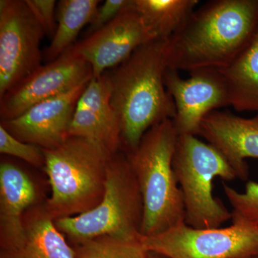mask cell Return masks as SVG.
<instances>
[{
    "label": "cell",
    "instance_id": "6da1fadb",
    "mask_svg": "<svg viewBox=\"0 0 258 258\" xmlns=\"http://www.w3.org/2000/svg\"><path fill=\"white\" fill-rule=\"evenodd\" d=\"M258 28V0H214L195 10L166 40L167 68L191 73L225 69Z\"/></svg>",
    "mask_w": 258,
    "mask_h": 258
},
{
    "label": "cell",
    "instance_id": "7a4b0ae2",
    "mask_svg": "<svg viewBox=\"0 0 258 258\" xmlns=\"http://www.w3.org/2000/svg\"><path fill=\"white\" fill-rule=\"evenodd\" d=\"M166 42L161 39L148 42L111 72L107 71L111 103L119 118L125 153L137 149L154 125L175 118V104L164 84Z\"/></svg>",
    "mask_w": 258,
    "mask_h": 258
},
{
    "label": "cell",
    "instance_id": "3957f363",
    "mask_svg": "<svg viewBox=\"0 0 258 258\" xmlns=\"http://www.w3.org/2000/svg\"><path fill=\"white\" fill-rule=\"evenodd\" d=\"M177 138L173 120H165L149 129L137 149L125 153L143 199V237L185 223L184 196L173 168Z\"/></svg>",
    "mask_w": 258,
    "mask_h": 258
},
{
    "label": "cell",
    "instance_id": "277c9868",
    "mask_svg": "<svg viewBox=\"0 0 258 258\" xmlns=\"http://www.w3.org/2000/svg\"><path fill=\"white\" fill-rule=\"evenodd\" d=\"M42 150L52 189L43 208L54 221L85 213L101 203L111 153L80 137H69L56 149Z\"/></svg>",
    "mask_w": 258,
    "mask_h": 258
},
{
    "label": "cell",
    "instance_id": "5b68a950",
    "mask_svg": "<svg viewBox=\"0 0 258 258\" xmlns=\"http://www.w3.org/2000/svg\"><path fill=\"white\" fill-rule=\"evenodd\" d=\"M144 204L126 154H112L101 203L90 211L55 220L56 227L75 243L96 237L139 242Z\"/></svg>",
    "mask_w": 258,
    "mask_h": 258
},
{
    "label": "cell",
    "instance_id": "8992f818",
    "mask_svg": "<svg viewBox=\"0 0 258 258\" xmlns=\"http://www.w3.org/2000/svg\"><path fill=\"white\" fill-rule=\"evenodd\" d=\"M173 168L184 196L185 224L193 228H218L232 213L213 196V180L237 179L221 152L191 134L178 135Z\"/></svg>",
    "mask_w": 258,
    "mask_h": 258
},
{
    "label": "cell",
    "instance_id": "52a82bcc",
    "mask_svg": "<svg viewBox=\"0 0 258 258\" xmlns=\"http://www.w3.org/2000/svg\"><path fill=\"white\" fill-rule=\"evenodd\" d=\"M147 252L169 258H254L258 255V230L235 225L212 229L181 224L159 235L143 237Z\"/></svg>",
    "mask_w": 258,
    "mask_h": 258
},
{
    "label": "cell",
    "instance_id": "ba28073f",
    "mask_svg": "<svg viewBox=\"0 0 258 258\" xmlns=\"http://www.w3.org/2000/svg\"><path fill=\"white\" fill-rule=\"evenodd\" d=\"M45 35L27 0L0 1V97L42 66Z\"/></svg>",
    "mask_w": 258,
    "mask_h": 258
},
{
    "label": "cell",
    "instance_id": "9c48e42d",
    "mask_svg": "<svg viewBox=\"0 0 258 258\" xmlns=\"http://www.w3.org/2000/svg\"><path fill=\"white\" fill-rule=\"evenodd\" d=\"M71 48L0 97L1 121L17 118L34 105L69 92L93 79L90 64Z\"/></svg>",
    "mask_w": 258,
    "mask_h": 258
},
{
    "label": "cell",
    "instance_id": "30bf717a",
    "mask_svg": "<svg viewBox=\"0 0 258 258\" xmlns=\"http://www.w3.org/2000/svg\"><path fill=\"white\" fill-rule=\"evenodd\" d=\"M156 39L130 0L111 23L71 49L90 64L93 79H97L124 62L139 47Z\"/></svg>",
    "mask_w": 258,
    "mask_h": 258
},
{
    "label": "cell",
    "instance_id": "8fae6325",
    "mask_svg": "<svg viewBox=\"0 0 258 258\" xmlns=\"http://www.w3.org/2000/svg\"><path fill=\"white\" fill-rule=\"evenodd\" d=\"M190 75L183 79L179 71L169 68L164 73V84L176 106L173 122L178 135H198L206 115L230 106L225 79L217 70H200Z\"/></svg>",
    "mask_w": 258,
    "mask_h": 258
},
{
    "label": "cell",
    "instance_id": "7c38bea8",
    "mask_svg": "<svg viewBox=\"0 0 258 258\" xmlns=\"http://www.w3.org/2000/svg\"><path fill=\"white\" fill-rule=\"evenodd\" d=\"M89 82L40 102L17 118L1 121L0 125L25 143L44 149H56L69 138L70 125L76 104Z\"/></svg>",
    "mask_w": 258,
    "mask_h": 258
},
{
    "label": "cell",
    "instance_id": "4fadbf2b",
    "mask_svg": "<svg viewBox=\"0 0 258 258\" xmlns=\"http://www.w3.org/2000/svg\"><path fill=\"white\" fill-rule=\"evenodd\" d=\"M69 137L88 139L112 154L121 149V128L111 103L108 73L91 79L80 96Z\"/></svg>",
    "mask_w": 258,
    "mask_h": 258
},
{
    "label": "cell",
    "instance_id": "5bb4252c",
    "mask_svg": "<svg viewBox=\"0 0 258 258\" xmlns=\"http://www.w3.org/2000/svg\"><path fill=\"white\" fill-rule=\"evenodd\" d=\"M198 135L221 152L238 179H248L245 160L258 159V113L245 118L230 112L212 111L204 118Z\"/></svg>",
    "mask_w": 258,
    "mask_h": 258
},
{
    "label": "cell",
    "instance_id": "9a60e30c",
    "mask_svg": "<svg viewBox=\"0 0 258 258\" xmlns=\"http://www.w3.org/2000/svg\"><path fill=\"white\" fill-rule=\"evenodd\" d=\"M37 191L28 174L10 162L0 165L1 249L16 247L25 236V212L36 201Z\"/></svg>",
    "mask_w": 258,
    "mask_h": 258
},
{
    "label": "cell",
    "instance_id": "2e32d148",
    "mask_svg": "<svg viewBox=\"0 0 258 258\" xmlns=\"http://www.w3.org/2000/svg\"><path fill=\"white\" fill-rule=\"evenodd\" d=\"M25 236L16 247L1 249L0 258H75L74 248L43 207L24 216Z\"/></svg>",
    "mask_w": 258,
    "mask_h": 258
},
{
    "label": "cell",
    "instance_id": "e0dca14e",
    "mask_svg": "<svg viewBox=\"0 0 258 258\" xmlns=\"http://www.w3.org/2000/svg\"><path fill=\"white\" fill-rule=\"evenodd\" d=\"M217 71L225 79L230 106L237 111L258 113V28L235 60Z\"/></svg>",
    "mask_w": 258,
    "mask_h": 258
},
{
    "label": "cell",
    "instance_id": "ac0fdd59",
    "mask_svg": "<svg viewBox=\"0 0 258 258\" xmlns=\"http://www.w3.org/2000/svg\"><path fill=\"white\" fill-rule=\"evenodd\" d=\"M100 3L99 0L58 2L56 10L57 29L44 55L47 61L55 60L74 46L80 32L92 21Z\"/></svg>",
    "mask_w": 258,
    "mask_h": 258
},
{
    "label": "cell",
    "instance_id": "d6986e66",
    "mask_svg": "<svg viewBox=\"0 0 258 258\" xmlns=\"http://www.w3.org/2000/svg\"><path fill=\"white\" fill-rule=\"evenodd\" d=\"M198 0H132L156 38L168 40L189 18Z\"/></svg>",
    "mask_w": 258,
    "mask_h": 258
},
{
    "label": "cell",
    "instance_id": "ffe728a7",
    "mask_svg": "<svg viewBox=\"0 0 258 258\" xmlns=\"http://www.w3.org/2000/svg\"><path fill=\"white\" fill-rule=\"evenodd\" d=\"M75 258H145L139 242L103 236L74 244Z\"/></svg>",
    "mask_w": 258,
    "mask_h": 258
},
{
    "label": "cell",
    "instance_id": "44dd1931",
    "mask_svg": "<svg viewBox=\"0 0 258 258\" xmlns=\"http://www.w3.org/2000/svg\"><path fill=\"white\" fill-rule=\"evenodd\" d=\"M223 187L232 207V224L258 230V182L249 181L243 192H239L226 184H223Z\"/></svg>",
    "mask_w": 258,
    "mask_h": 258
},
{
    "label": "cell",
    "instance_id": "7402d4cb",
    "mask_svg": "<svg viewBox=\"0 0 258 258\" xmlns=\"http://www.w3.org/2000/svg\"><path fill=\"white\" fill-rule=\"evenodd\" d=\"M0 152L18 158L36 167L45 166V154L41 147L19 140L2 125H0Z\"/></svg>",
    "mask_w": 258,
    "mask_h": 258
},
{
    "label": "cell",
    "instance_id": "603a6c76",
    "mask_svg": "<svg viewBox=\"0 0 258 258\" xmlns=\"http://www.w3.org/2000/svg\"><path fill=\"white\" fill-rule=\"evenodd\" d=\"M130 0H106L98 8L94 18L90 23L86 32V37L101 30L113 19L116 18L128 3Z\"/></svg>",
    "mask_w": 258,
    "mask_h": 258
},
{
    "label": "cell",
    "instance_id": "cb8c5ba5",
    "mask_svg": "<svg viewBox=\"0 0 258 258\" xmlns=\"http://www.w3.org/2000/svg\"><path fill=\"white\" fill-rule=\"evenodd\" d=\"M39 21L45 29L47 36L52 37L57 29L56 1L54 0H27Z\"/></svg>",
    "mask_w": 258,
    "mask_h": 258
},
{
    "label": "cell",
    "instance_id": "d4e9b609",
    "mask_svg": "<svg viewBox=\"0 0 258 258\" xmlns=\"http://www.w3.org/2000/svg\"><path fill=\"white\" fill-rule=\"evenodd\" d=\"M145 258H169L166 256L163 255V254L156 253L153 252H147Z\"/></svg>",
    "mask_w": 258,
    "mask_h": 258
},
{
    "label": "cell",
    "instance_id": "484cf974",
    "mask_svg": "<svg viewBox=\"0 0 258 258\" xmlns=\"http://www.w3.org/2000/svg\"><path fill=\"white\" fill-rule=\"evenodd\" d=\"M254 258H258V255L256 256V257Z\"/></svg>",
    "mask_w": 258,
    "mask_h": 258
}]
</instances>
